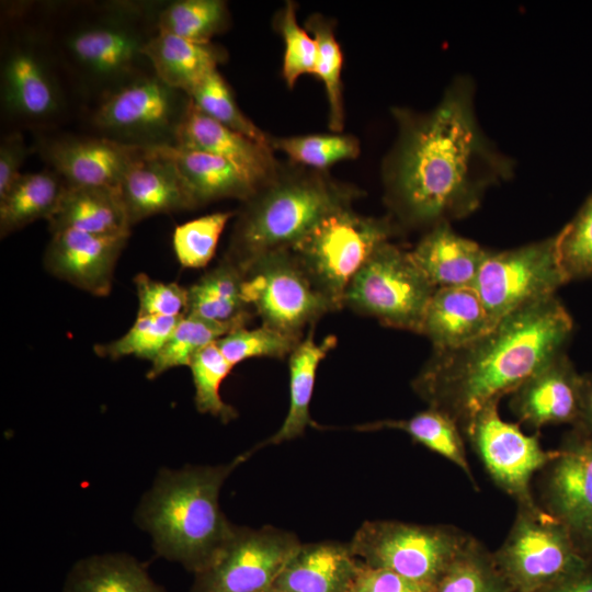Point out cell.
<instances>
[{
    "label": "cell",
    "instance_id": "cell-1",
    "mask_svg": "<svg viewBox=\"0 0 592 592\" xmlns=\"http://www.w3.org/2000/svg\"><path fill=\"white\" fill-rule=\"evenodd\" d=\"M475 95L473 79L457 76L429 112L392 109L398 134L382 178L397 225L428 230L464 218L513 177L515 161L481 128Z\"/></svg>",
    "mask_w": 592,
    "mask_h": 592
},
{
    "label": "cell",
    "instance_id": "cell-2",
    "mask_svg": "<svg viewBox=\"0 0 592 592\" xmlns=\"http://www.w3.org/2000/svg\"><path fill=\"white\" fill-rule=\"evenodd\" d=\"M572 331L573 320L556 296L532 304L465 345L434 350L412 388L463 430L483 407L500 402L563 353Z\"/></svg>",
    "mask_w": 592,
    "mask_h": 592
},
{
    "label": "cell",
    "instance_id": "cell-3",
    "mask_svg": "<svg viewBox=\"0 0 592 592\" xmlns=\"http://www.w3.org/2000/svg\"><path fill=\"white\" fill-rule=\"evenodd\" d=\"M250 454L225 465L159 473L137 512L138 523L151 535L158 555L194 574L210 563L236 527L220 510V488Z\"/></svg>",
    "mask_w": 592,
    "mask_h": 592
},
{
    "label": "cell",
    "instance_id": "cell-4",
    "mask_svg": "<svg viewBox=\"0 0 592 592\" xmlns=\"http://www.w3.org/2000/svg\"><path fill=\"white\" fill-rule=\"evenodd\" d=\"M157 2L114 1L94 4L48 32L61 69L81 93L100 100L118 87L152 71L144 54L157 32Z\"/></svg>",
    "mask_w": 592,
    "mask_h": 592
},
{
    "label": "cell",
    "instance_id": "cell-5",
    "mask_svg": "<svg viewBox=\"0 0 592 592\" xmlns=\"http://www.w3.org/2000/svg\"><path fill=\"white\" fill-rule=\"evenodd\" d=\"M360 189L327 171L292 162L242 202L225 260L244 270L258 257L289 249L331 213L352 206Z\"/></svg>",
    "mask_w": 592,
    "mask_h": 592
},
{
    "label": "cell",
    "instance_id": "cell-6",
    "mask_svg": "<svg viewBox=\"0 0 592 592\" xmlns=\"http://www.w3.org/2000/svg\"><path fill=\"white\" fill-rule=\"evenodd\" d=\"M59 69L47 31L26 25L7 30L0 61L2 117L37 129L57 124L67 111Z\"/></svg>",
    "mask_w": 592,
    "mask_h": 592
},
{
    "label": "cell",
    "instance_id": "cell-7",
    "mask_svg": "<svg viewBox=\"0 0 592 592\" xmlns=\"http://www.w3.org/2000/svg\"><path fill=\"white\" fill-rule=\"evenodd\" d=\"M397 229L390 216H364L348 206L321 219L289 250L315 287L339 310L353 277Z\"/></svg>",
    "mask_w": 592,
    "mask_h": 592
},
{
    "label": "cell",
    "instance_id": "cell-8",
    "mask_svg": "<svg viewBox=\"0 0 592 592\" xmlns=\"http://www.w3.org/2000/svg\"><path fill=\"white\" fill-rule=\"evenodd\" d=\"M493 557L512 592H538L591 565L568 528L539 503L517 506L510 532Z\"/></svg>",
    "mask_w": 592,
    "mask_h": 592
},
{
    "label": "cell",
    "instance_id": "cell-9",
    "mask_svg": "<svg viewBox=\"0 0 592 592\" xmlns=\"http://www.w3.org/2000/svg\"><path fill=\"white\" fill-rule=\"evenodd\" d=\"M469 537L452 525L376 520L364 522L349 546L362 563L394 571L433 592Z\"/></svg>",
    "mask_w": 592,
    "mask_h": 592
},
{
    "label": "cell",
    "instance_id": "cell-10",
    "mask_svg": "<svg viewBox=\"0 0 592 592\" xmlns=\"http://www.w3.org/2000/svg\"><path fill=\"white\" fill-rule=\"evenodd\" d=\"M190 101L185 92L150 72L98 100L90 122L99 136L124 145L172 147Z\"/></svg>",
    "mask_w": 592,
    "mask_h": 592
},
{
    "label": "cell",
    "instance_id": "cell-11",
    "mask_svg": "<svg viewBox=\"0 0 592 592\" xmlns=\"http://www.w3.org/2000/svg\"><path fill=\"white\" fill-rule=\"evenodd\" d=\"M435 291L410 252L388 241L353 277L343 305L386 327L420 333Z\"/></svg>",
    "mask_w": 592,
    "mask_h": 592
},
{
    "label": "cell",
    "instance_id": "cell-12",
    "mask_svg": "<svg viewBox=\"0 0 592 592\" xmlns=\"http://www.w3.org/2000/svg\"><path fill=\"white\" fill-rule=\"evenodd\" d=\"M568 283L556 235L503 251L489 250L473 287L491 321L556 296Z\"/></svg>",
    "mask_w": 592,
    "mask_h": 592
},
{
    "label": "cell",
    "instance_id": "cell-13",
    "mask_svg": "<svg viewBox=\"0 0 592 592\" xmlns=\"http://www.w3.org/2000/svg\"><path fill=\"white\" fill-rule=\"evenodd\" d=\"M242 272L246 298L263 326L303 337L306 327L334 311L289 249L264 253Z\"/></svg>",
    "mask_w": 592,
    "mask_h": 592
},
{
    "label": "cell",
    "instance_id": "cell-14",
    "mask_svg": "<svg viewBox=\"0 0 592 592\" xmlns=\"http://www.w3.org/2000/svg\"><path fill=\"white\" fill-rule=\"evenodd\" d=\"M492 402L478 411L463 428L492 481L513 498L517 506H531L534 499L531 481L558 451H546L536 435L525 434L517 424L504 421Z\"/></svg>",
    "mask_w": 592,
    "mask_h": 592
},
{
    "label": "cell",
    "instance_id": "cell-15",
    "mask_svg": "<svg viewBox=\"0 0 592 592\" xmlns=\"http://www.w3.org/2000/svg\"><path fill=\"white\" fill-rule=\"evenodd\" d=\"M301 543L273 526L235 527L210 563L195 573L191 592H270Z\"/></svg>",
    "mask_w": 592,
    "mask_h": 592
},
{
    "label": "cell",
    "instance_id": "cell-16",
    "mask_svg": "<svg viewBox=\"0 0 592 592\" xmlns=\"http://www.w3.org/2000/svg\"><path fill=\"white\" fill-rule=\"evenodd\" d=\"M557 456L539 473V505L570 532L582 554L592 556V434L574 426ZM591 562V561H590Z\"/></svg>",
    "mask_w": 592,
    "mask_h": 592
},
{
    "label": "cell",
    "instance_id": "cell-17",
    "mask_svg": "<svg viewBox=\"0 0 592 592\" xmlns=\"http://www.w3.org/2000/svg\"><path fill=\"white\" fill-rule=\"evenodd\" d=\"M36 149L67 185L118 187L126 168L144 148L99 135L62 134L39 138Z\"/></svg>",
    "mask_w": 592,
    "mask_h": 592
},
{
    "label": "cell",
    "instance_id": "cell-18",
    "mask_svg": "<svg viewBox=\"0 0 592 592\" xmlns=\"http://www.w3.org/2000/svg\"><path fill=\"white\" fill-rule=\"evenodd\" d=\"M128 236L106 237L77 230L52 234L44 265L55 277L94 296H107Z\"/></svg>",
    "mask_w": 592,
    "mask_h": 592
},
{
    "label": "cell",
    "instance_id": "cell-19",
    "mask_svg": "<svg viewBox=\"0 0 592 592\" xmlns=\"http://www.w3.org/2000/svg\"><path fill=\"white\" fill-rule=\"evenodd\" d=\"M118 191L130 227L159 214L196 208L162 148H144L126 168Z\"/></svg>",
    "mask_w": 592,
    "mask_h": 592
},
{
    "label": "cell",
    "instance_id": "cell-20",
    "mask_svg": "<svg viewBox=\"0 0 592 592\" xmlns=\"http://www.w3.org/2000/svg\"><path fill=\"white\" fill-rule=\"evenodd\" d=\"M510 407L536 430L549 424L576 425L580 417L581 375L566 352L557 355L511 394Z\"/></svg>",
    "mask_w": 592,
    "mask_h": 592
},
{
    "label": "cell",
    "instance_id": "cell-21",
    "mask_svg": "<svg viewBox=\"0 0 592 592\" xmlns=\"http://www.w3.org/2000/svg\"><path fill=\"white\" fill-rule=\"evenodd\" d=\"M175 146L208 152L228 160L258 189L275 175L280 166L272 148L214 121L192 100L180 126Z\"/></svg>",
    "mask_w": 592,
    "mask_h": 592
},
{
    "label": "cell",
    "instance_id": "cell-22",
    "mask_svg": "<svg viewBox=\"0 0 592 592\" xmlns=\"http://www.w3.org/2000/svg\"><path fill=\"white\" fill-rule=\"evenodd\" d=\"M360 566L349 544H300L270 592H349Z\"/></svg>",
    "mask_w": 592,
    "mask_h": 592
},
{
    "label": "cell",
    "instance_id": "cell-23",
    "mask_svg": "<svg viewBox=\"0 0 592 592\" xmlns=\"http://www.w3.org/2000/svg\"><path fill=\"white\" fill-rule=\"evenodd\" d=\"M493 326L473 286L440 287L428 305L420 333L433 350L443 351L465 345Z\"/></svg>",
    "mask_w": 592,
    "mask_h": 592
},
{
    "label": "cell",
    "instance_id": "cell-24",
    "mask_svg": "<svg viewBox=\"0 0 592 592\" xmlns=\"http://www.w3.org/2000/svg\"><path fill=\"white\" fill-rule=\"evenodd\" d=\"M488 251L455 232L451 223H441L428 229L409 252L430 282L440 288L473 286Z\"/></svg>",
    "mask_w": 592,
    "mask_h": 592
},
{
    "label": "cell",
    "instance_id": "cell-25",
    "mask_svg": "<svg viewBox=\"0 0 592 592\" xmlns=\"http://www.w3.org/2000/svg\"><path fill=\"white\" fill-rule=\"evenodd\" d=\"M47 223L50 234L60 230H77L106 237H129L130 234L118 187L66 184Z\"/></svg>",
    "mask_w": 592,
    "mask_h": 592
},
{
    "label": "cell",
    "instance_id": "cell-26",
    "mask_svg": "<svg viewBox=\"0 0 592 592\" xmlns=\"http://www.w3.org/2000/svg\"><path fill=\"white\" fill-rule=\"evenodd\" d=\"M173 160L196 208L223 198L250 197L257 185L228 160L179 146L161 147Z\"/></svg>",
    "mask_w": 592,
    "mask_h": 592
},
{
    "label": "cell",
    "instance_id": "cell-27",
    "mask_svg": "<svg viewBox=\"0 0 592 592\" xmlns=\"http://www.w3.org/2000/svg\"><path fill=\"white\" fill-rule=\"evenodd\" d=\"M153 73L170 87L186 94L228 55L214 43H196L156 32L144 48Z\"/></svg>",
    "mask_w": 592,
    "mask_h": 592
},
{
    "label": "cell",
    "instance_id": "cell-28",
    "mask_svg": "<svg viewBox=\"0 0 592 592\" xmlns=\"http://www.w3.org/2000/svg\"><path fill=\"white\" fill-rule=\"evenodd\" d=\"M187 292L186 315L243 327L252 319L254 310L244 295V274L225 259L191 285Z\"/></svg>",
    "mask_w": 592,
    "mask_h": 592
},
{
    "label": "cell",
    "instance_id": "cell-29",
    "mask_svg": "<svg viewBox=\"0 0 592 592\" xmlns=\"http://www.w3.org/2000/svg\"><path fill=\"white\" fill-rule=\"evenodd\" d=\"M337 345V338L328 335L316 343L312 330L289 355V409L280 430L264 444H280L304 434L312 424L309 403L312 396L317 368L328 352Z\"/></svg>",
    "mask_w": 592,
    "mask_h": 592
},
{
    "label": "cell",
    "instance_id": "cell-30",
    "mask_svg": "<svg viewBox=\"0 0 592 592\" xmlns=\"http://www.w3.org/2000/svg\"><path fill=\"white\" fill-rule=\"evenodd\" d=\"M66 186L53 169L21 173L7 194L0 198L1 238L25 226L45 219L55 210Z\"/></svg>",
    "mask_w": 592,
    "mask_h": 592
},
{
    "label": "cell",
    "instance_id": "cell-31",
    "mask_svg": "<svg viewBox=\"0 0 592 592\" xmlns=\"http://www.w3.org/2000/svg\"><path fill=\"white\" fill-rule=\"evenodd\" d=\"M65 592H167L144 565L124 554L83 559L69 572Z\"/></svg>",
    "mask_w": 592,
    "mask_h": 592
},
{
    "label": "cell",
    "instance_id": "cell-32",
    "mask_svg": "<svg viewBox=\"0 0 592 592\" xmlns=\"http://www.w3.org/2000/svg\"><path fill=\"white\" fill-rule=\"evenodd\" d=\"M357 431L399 430L415 442L437 453L460 468L475 485L459 425L447 414L433 408L405 420H379L355 426Z\"/></svg>",
    "mask_w": 592,
    "mask_h": 592
},
{
    "label": "cell",
    "instance_id": "cell-33",
    "mask_svg": "<svg viewBox=\"0 0 592 592\" xmlns=\"http://www.w3.org/2000/svg\"><path fill=\"white\" fill-rule=\"evenodd\" d=\"M157 32L196 43H210L230 25L228 4L223 0H175L159 2L155 11Z\"/></svg>",
    "mask_w": 592,
    "mask_h": 592
},
{
    "label": "cell",
    "instance_id": "cell-34",
    "mask_svg": "<svg viewBox=\"0 0 592 592\" xmlns=\"http://www.w3.org/2000/svg\"><path fill=\"white\" fill-rule=\"evenodd\" d=\"M433 592H512L493 553L477 538L469 539L451 561Z\"/></svg>",
    "mask_w": 592,
    "mask_h": 592
},
{
    "label": "cell",
    "instance_id": "cell-35",
    "mask_svg": "<svg viewBox=\"0 0 592 592\" xmlns=\"http://www.w3.org/2000/svg\"><path fill=\"white\" fill-rule=\"evenodd\" d=\"M241 328L246 327L238 323L215 322L191 315L184 316L151 362L147 378L153 379L169 369L190 366L194 355L202 349Z\"/></svg>",
    "mask_w": 592,
    "mask_h": 592
},
{
    "label": "cell",
    "instance_id": "cell-36",
    "mask_svg": "<svg viewBox=\"0 0 592 592\" xmlns=\"http://www.w3.org/2000/svg\"><path fill=\"white\" fill-rule=\"evenodd\" d=\"M305 29L317 44L315 76L325 84L329 104V127L341 133L344 125L341 71L343 56L335 38L334 24L326 16L314 13L305 22Z\"/></svg>",
    "mask_w": 592,
    "mask_h": 592
},
{
    "label": "cell",
    "instance_id": "cell-37",
    "mask_svg": "<svg viewBox=\"0 0 592 592\" xmlns=\"http://www.w3.org/2000/svg\"><path fill=\"white\" fill-rule=\"evenodd\" d=\"M270 146L284 152L289 162L319 171H327L337 162L355 159L361 150L356 137L340 133L270 137Z\"/></svg>",
    "mask_w": 592,
    "mask_h": 592
},
{
    "label": "cell",
    "instance_id": "cell-38",
    "mask_svg": "<svg viewBox=\"0 0 592 592\" xmlns=\"http://www.w3.org/2000/svg\"><path fill=\"white\" fill-rule=\"evenodd\" d=\"M187 95L206 115L219 124L270 147V137L238 106L234 93L218 69L202 79Z\"/></svg>",
    "mask_w": 592,
    "mask_h": 592
},
{
    "label": "cell",
    "instance_id": "cell-39",
    "mask_svg": "<svg viewBox=\"0 0 592 592\" xmlns=\"http://www.w3.org/2000/svg\"><path fill=\"white\" fill-rule=\"evenodd\" d=\"M189 367L195 387L196 409L225 423L234 420L237 411L219 395V387L234 366L221 354L216 342L197 352Z\"/></svg>",
    "mask_w": 592,
    "mask_h": 592
},
{
    "label": "cell",
    "instance_id": "cell-40",
    "mask_svg": "<svg viewBox=\"0 0 592 592\" xmlns=\"http://www.w3.org/2000/svg\"><path fill=\"white\" fill-rule=\"evenodd\" d=\"M182 318L162 316L137 317L134 325L124 335L114 341L94 345V353L100 357L111 360L134 355L152 362Z\"/></svg>",
    "mask_w": 592,
    "mask_h": 592
},
{
    "label": "cell",
    "instance_id": "cell-41",
    "mask_svg": "<svg viewBox=\"0 0 592 592\" xmlns=\"http://www.w3.org/2000/svg\"><path fill=\"white\" fill-rule=\"evenodd\" d=\"M234 212H217L175 227L173 249L184 267L201 269L213 259L219 237Z\"/></svg>",
    "mask_w": 592,
    "mask_h": 592
},
{
    "label": "cell",
    "instance_id": "cell-42",
    "mask_svg": "<svg viewBox=\"0 0 592 592\" xmlns=\"http://www.w3.org/2000/svg\"><path fill=\"white\" fill-rule=\"evenodd\" d=\"M296 3L286 1L275 14L273 24L284 42L282 76L288 88H294L299 77L315 73L317 44L310 33L297 21Z\"/></svg>",
    "mask_w": 592,
    "mask_h": 592
},
{
    "label": "cell",
    "instance_id": "cell-43",
    "mask_svg": "<svg viewBox=\"0 0 592 592\" xmlns=\"http://www.w3.org/2000/svg\"><path fill=\"white\" fill-rule=\"evenodd\" d=\"M303 339L262 325L254 329L241 328L231 331L217 340L216 345L235 366L253 357L289 356Z\"/></svg>",
    "mask_w": 592,
    "mask_h": 592
},
{
    "label": "cell",
    "instance_id": "cell-44",
    "mask_svg": "<svg viewBox=\"0 0 592 592\" xmlns=\"http://www.w3.org/2000/svg\"><path fill=\"white\" fill-rule=\"evenodd\" d=\"M556 238L568 282L592 277V193Z\"/></svg>",
    "mask_w": 592,
    "mask_h": 592
},
{
    "label": "cell",
    "instance_id": "cell-45",
    "mask_svg": "<svg viewBox=\"0 0 592 592\" xmlns=\"http://www.w3.org/2000/svg\"><path fill=\"white\" fill-rule=\"evenodd\" d=\"M138 297L137 317H184L187 314L189 292L178 283L152 280L145 273L134 277Z\"/></svg>",
    "mask_w": 592,
    "mask_h": 592
},
{
    "label": "cell",
    "instance_id": "cell-46",
    "mask_svg": "<svg viewBox=\"0 0 592 592\" xmlns=\"http://www.w3.org/2000/svg\"><path fill=\"white\" fill-rule=\"evenodd\" d=\"M349 592H430V591L394 571L383 569V568L368 567L361 562L358 572Z\"/></svg>",
    "mask_w": 592,
    "mask_h": 592
},
{
    "label": "cell",
    "instance_id": "cell-47",
    "mask_svg": "<svg viewBox=\"0 0 592 592\" xmlns=\"http://www.w3.org/2000/svg\"><path fill=\"white\" fill-rule=\"evenodd\" d=\"M29 148L18 129L11 130L1 137L0 141V198L3 197L16 179Z\"/></svg>",
    "mask_w": 592,
    "mask_h": 592
},
{
    "label": "cell",
    "instance_id": "cell-48",
    "mask_svg": "<svg viewBox=\"0 0 592 592\" xmlns=\"http://www.w3.org/2000/svg\"><path fill=\"white\" fill-rule=\"evenodd\" d=\"M538 592H592V566L584 571Z\"/></svg>",
    "mask_w": 592,
    "mask_h": 592
},
{
    "label": "cell",
    "instance_id": "cell-49",
    "mask_svg": "<svg viewBox=\"0 0 592 592\" xmlns=\"http://www.w3.org/2000/svg\"><path fill=\"white\" fill-rule=\"evenodd\" d=\"M578 426L592 434V374L581 375V405Z\"/></svg>",
    "mask_w": 592,
    "mask_h": 592
}]
</instances>
